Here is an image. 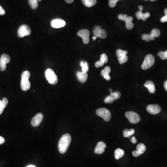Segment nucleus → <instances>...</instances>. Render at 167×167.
Here are the masks:
<instances>
[{"instance_id":"obj_48","label":"nucleus","mask_w":167,"mask_h":167,"mask_svg":"<svg viewBox=\"0 0 167 167\" xmlns=\"http://www.w3.org/2000/svg\"><path fill=\"white\" fill-rule=\"evenodd\" d=\"M96 38H97V37L95 36L93 37V39H94V41H95L96 39Z\"/></svg>"},{"instance_id":"obj_50","label":"nucleus","mask_w":167,"mask_h":167,"mask_svg":"<svg viewBox=\"0 0 167 167\" xmlns=\"http://www.w3.org/2000/svg\"><path fill=\"white\" fill-rule=\"evenodd\" d=\"M109 91H110L111 93H112V89L111 88L110 89H109Z\"/></svg>"},{"instance_id":"obj_21","label":"nucleus","mask_w":167,"mask_h":167,"mask_svg":"<svg viewBox=\"0 0 167 167\" xmlns=\"http://www.w3.org/2000/svg\"><path fill=\"white\" fill-rule=\"evenodd\" d=\"M150 35V37H151V40L153 41L154 39H155V37H159L160 35V30H158V29H153L151 32V34Z\"/></svg>"},{"instance_id":"obj_11","label":"nucleus","mask_w":167,"mask_h":167,"mask_svg":"<svg viewBox=\"0 0 167 167\" xmlns=\"http://www.w3.org/2000/svg\"><path fill=\"white\" fill-rule=\"evenodd\" d=\"M146 110L148 113L152 115H156L161 112V107L159 105L152 104L148 105L147 107Z\"/></svg>"},{"instance_id":"obj_28","label":"nucleus","mask_w":167,"mask_h":167,"mask_svg":"<svg viewBox=\"0 0 167 167\" xmlns=\"http://www.w3.org/2000/svg\"><path fill=\"white\" fill-rule=\"evenodd\" d=\"M158 55L160 57V58L163 60L166 59H167V50L165 52H159L158 53Z\"/></svg>"},{"instance_id":"obj_26","label":"nucleus","mask_w":167,"mask_h":167,"mask_svg":"<svg viewBox=\"0 0 167 167\" xmlns=\"http://www.w3.org/2000/svg\"><path fill=\"white\" fill-rule=\"evenodd\" d=\"M102 29V28H101L100 26H95L94 28V30H93V33H94V36L97 37H99Z\"/></svg>"},{"instance_id":"obj_32","label":"nucleus","mask_w":167,"mask_h":167,"mask_svg":"<svg viewBox=\"0 0 167 167\" xmlns=\"http://www.w3.org/2000/svg\"><path fill=\"white\" fill-rule=\"evenodd\" d=\"M142 38L144 41H147V42H149L151 41V37H150V35L148 34H144L142 36Z\"/></svg>"},{"instance_id":"obj_7","label":"nucleus","mask_w":167,"mask_h":167,"mask_svg":"<svg viewBox=\"0 0 167 167\" xmlns=\"http://www.w3.org/2000/svg\"><path fill=\"white\" fill-rule=\"evenodd\" d=\"M128 52L127 51L118 49L117 50L116 54L119 62L120 64L125 63L128 61V57L127 56Z\"/></svg>"},{"instance_id":"obj_38","label":"nucleus","mask_w":167,"mask_h":167,"mask_svg":"<svg viewBox=\"0 0 167 167\" xmlns=\"http://www.w3.org/2000/svg\"><path fill=\"white\" fill-rule=\"evenodd\" d=\"M143 13L142 11L137 12L136 13V16L137 17V18L138 20H141L142 19V14Z\"/></svg>"},{"instance_id":"obj_33","label":"nucleus","mask_w":167,"mask_h":167,"mask_svg":"<svg viewBox=\"0 0 167 167\" xmlns=\"http://www.w3.org/2000/svg\"><path fill=\"white\" fill-rule=\"evenodd\" d=\"M150 16H151L150 14L148 12L145 13H142V19L143 21H146L147 19Z\"/></svg>"},{"instance_id":"obj_47","label":"nucleus","mask_w":167,"mask_h":167,"mask_svg":"<svg viewBox=\"0 0 167 167\" xmlns=\"http://www.w3.org/2000/svg\"><path fill=\"white\" fill-rule=\"evenodd\" d=\"M164 13H165V16H167V8H165V10H164Z\"/></svg>"},{"instance_id":"obj_27","label":"nucleus","mask_w":167,"mask_h":167,"mask_svg":"<svg viewBox=\"0 0 167 167\" xmlns=\"http://www.w3.org/2000/svg\"><path fill=\"white\" fill-rule=\"evenodd\" d=\"M80 65L82 67V72H84V73H87L88 71V65L87 62L81 61Z\"/></svg>"},{"instance_id":"obj_24","label":"nucleus","mask_w":167,"mask_h":167,"mask_svg":"<svg viewBox=\"0 0 167 167\" xmlns=\"http://www.w3.org/2000/svg\"><path fill=\"white\" fill-rule=\"evenodd\" d=\"M0 61L5 64H8L10 62L11 58L9 55L6 54H3L1 55Z\"/></svg>"},{"instance_id":"obj_46","label":"nucleus","mask_w":167,"mask_h":167,"mask_svg":"<svg viewBox=\"0 0 167 167\" xmlns=\"http://www.w3.org/2000/svg\"><path fill=\"white\" fill-rule=\"evenodd\" d=\"M138 8H139L140 11H142L143 10V7L142 6H139L138 7Z\"/></svg>"},{"instance_id":"obj_51","label":"nucleus","mask_w":167,"mask_h":167,"mask_svg":"<svg viewBox=\"0 0 167 167\" xmlns=\"http://www.w3.org/2000/svg\"><path fill=\"white\" fill-rule=\"evenodd\" d=\"M37 1L38 2H40V1H42V0H37Z\"/></svg>"},{"instance_id":"obj_19","label":"nucleus","mask_w":167,"mask_h":167,"mask_svg":"<svg viewBox=\"0 0 167 167\" xmlns=\"http://www.w3.org/2000/svg\"><path fill=\"white\" fill-rule=\"evenodd\" d=\"M124 154H125V151L123 149L120 148H118L116 149L114 152V156L117 160H118L122 157L124 156Z\"/></svg>"},{"instance_id":"obj_49","label":"nucleus","mask_w":167,"mask_h":167,"mask_svg":"<svg viewBox=\"0 0 167 167\" xmlns=\"http://www.w3.org/2000/svg\"><path fill=\"white\" fill-rule=\"evenodd\" d=\"M27 167H36V166H34V165H28V166H27Z\"/></svg>"},{"instance_id":"obj_18","label":"nucleus","mask_w":167,"mask_h":167,"mask_svg":"<svg viewBox=\"0 0 167 167\" xmlns=\"http://www.w3.org/2000/svg\"><path fill=\"white\" fill-rule=\"evenodd\" d=\"M144 86L147 88L149 93L151 94H154L156 91V88H155V84L154 83L151 81H147L146 83L144 84Z\"/></svg>"},{"instance_id":"obj_1","label":"nucleus","mask_w":167,"mask_h":167,"mask_svg":"<svg viewBox=\"0 0 167 167\" xmlns=\"http://www.w3.org/2000/svg\"><path fill=\"white\" fill-rule=\"evenodd\" d=\"M71 135L68 133L64 135L59 140L58 144L59 151L61 154H65L68 151V148L71 143Z\"/></svg>"},{"instance_id":"obj_8","label":"nucleus","mask_w":167,"mask_h":167,"mask_svg":"<svg viewBox=\"0 0 167 167\" xmlns=\"http://www.w3.org/2000/svg\"><path fill=\"white\" fill-rule=\"evenodd\" d=\"M121 96V93L119 91H116L114 92L111 93L110 96H106L104 102L106 104H110L112 103L116 100L119 99Z\"/></svg>"},{"instance_id":"obj_4","label":"nucleus","mask_w":167,"mask_h":167,"mask_svg":"<svg viewBox=\"0 0 167 167\" xmlns=\"http://www.w3.org/2000/svg\"><path fill=\"white\" fill-rule=\"evenodd\" d=\"M155 62V58L151 54H148L144 58V61L142 65L143 70H147L152 67Z\"/></svg>"},{"instance_id":"obj_2","label":"nucleus","mask_w":167,"mask_h":167,"mask_svg":"<svg viewBox=\"0 0 167 167\" xmlns=\"http://www.w3.org/2000/svg\"><path fill=\"white\" fill-rule=\"evenodd\" d=\"M45 76L48 81L51 84L56 85L58 83V77L54 71L51 69L48 68L46 70Z\"/></svg>"},{"instance_id":"obj_13","label":"nucleus","mask_w":167,"mask_h":167,"mask_svg":"<svg viewBox=\"0 0 167 167\" xmlns=\"http://www.w3.org/2000/svg\"><path fill=\"white\" fill-rule=\"evenodd\" d=\"M43 118V114L41 113H38L32 120V125L34 127H37L39 125L42 121Z\"/></svg>"},{"instance_id":"obj_10","label":"nucleus","mask_w":167,"mask_h":167,"mask_svg":"<svg viewBox=\"0 0 167 167\" xmlns=\"http://www.w3.org/2000/svg\"><path fill=\"white\" fill-rule=\"evenodd\" d=\"M90 34L89 31L86 29H82L77 33V35L83 39V42L85 44H87L89 42Z\"/></svg>"},{"instance_id":"obj_43","label":"nucleus","mask_w":167,"mask_h":167,"mask_svg":"<svg viewBox=\"0 0 167 167\" xmlns=\"http://www.w3.org/2000/svg\"><path fill=\"white\" fill-rule=\"evenodd\" d=\"M5 142V139L1 136H0V144H3Z\"/></svg>"},{"instance_id":"obj_41","label":"nucleus","mask_w":167,"mask_h":167,"mask_svg":"<svg viewBox=\"0 0 167 167\" xmlns=\"http://www.w3.org/2000/svg\"><path fill=\"white\" fill-rule=\"evenodd\" d=\"M161 22H167V16H164L161 19Z\"/></svg>"},{"instance_id":"obj_53","label":"nucleus","mask_w":167,"mask_h":167,"mask_svg":"<svg viewBox=\"0 0 167 167\" xmlns=\"http://www.w3.org/2000/svg\"><path fill=\"white\" fill-rule=\"evenodd\" d=\"M146 1H148V0H146Z\"/></svg>"},{"instance_id":"obj_39","label":"nucleus","mask_w":167,"mask_h":167,"mask_svg":"<svg viewBox=\"0 0 167 167\" xmlns=\"http://www.w3.org/2000/svg\"><path fill=\"white\" fill-rule=\"evenodd\" d=\"M2 103H3V104H4L5 106V107H6V106H7V104H8V100H7V99L6 98H3V99H2Z\"/></svg>"},{"instance_id":"obj_40","label":"nucleus","mask_w":167,"mask_h":167,"mask_svg":"<svg viewBox=\"0 0 167 167\" xmlns=\"http://www.w3.org/2000/svg\"><path fill=\"white\" fill-rule=\"evenodd\" d=\"M5 14V11L2 8V7L0 5V16H3Z\"/></svg>"},{"instance_id":"obj_34","label":"nucleus","mask_w":167,"mask_h":167,"mask_svg":"<svg viewBox=\"0 0 167 167\" xmlns=\"http://www.w3.org/2000/svg\"><path fill=\"white\" fill-rule=\"evenodd\" d=\"M6 64L0 61V71H4L6 69Z\"/></svg>"},{"instance_id":"obj_5","label":"nucleus","mask_w":167,"mask_h":167,"mask_svg":"<svg viewBox=\"0 0 167 167\" xmlns=\"http://www.w3.org/2000/svg\"><path fill=\"white\" fill-rule=\"evenodd\" d=\"M31 30L27 25H22L20 26L17 31V36L19 38H23L30 35Z\"/></svg>"},{"instance_id":"obj_20","label":"nucleus","mask_w":167,"mask_h":167,"mask_svg":"<svg viewBox=\"0 0 167 167\" xmlns=\"http://www.w3.org/2000/svg\"><path fill=\"white\" fill-rule=\"evenodd\" d=\"M132 21H133V18L131 16L128 17V18H127L126 20L125 21L126 23V27L128 30H131L134 27V24L132 23Z\"/></svg>"},{"instance_id":"obj_16","label":"nucleus","mask_w":167,"mask_h":167,"mask_svg":"<svg viewBox=\"0 0 167 167\" xmlns=\"http://www.w3.org/2000/svg\"><path fill=\"white\" fill-rule=\"evenodd\" d=\"M111 70V69L110 67L107 66V67H105L104 69L102 70V71L101 72V75L103 76L104 79H105L107 81L110 80L111 79L110 76L109 75Z\"/></svg>"},{"instance_id":"obj_9","label":"nucleus","mask_w":167,"mask_h":167,"mask_svg":"<svg viewBox=\"0 0 167 167\" xmlns=\"http://www.w3.org/2000/svg\"><path fill=\"white\" fill-rule=\"evenodd\" d=\"M30 77L27 76L22 75V80L21 82V87L22 90L27 91L30 89L31 83L29 81Z\"/></svg>"},{"instance_id":"obj_30","label":"nucleus","mask_w":167,"mask_h":167,"mask_svg":"<svg viewBox=\"0 0 167 167\" xmlns=\"http://www.w3.org/2000/svg\"><path fill=\"white\" fill-rule=\"evenodd\" d=\"M106 37H107V33L105 29H102L99 37L101 39H105L106 38Z\"/></svg>"},{"instance_id":"obj_35","label":"nucleus","mask_w":167,"mask_h":167,"mask_svg":"<svg viewBox=\"0 0 167 167\" xmlns=\"http://www.w3.org/2000/svg\"><path fill=\"white\" fill-rule=\"evenodd\" d=\"M128 18V16L126 15H122V14H119L118 16V18L122 21H125L127 18Z\"/></svg>"},{"instance_id":"obj_42","label":"nucleus","mask_w":167,"mask_h":167,"mask_svg":"<svg viewBox=\"0 0 167 167\" xmlns=\"http://www.w3.org/2000/svg\"><path fill=\"white\" fill-rule=\"evenodd\" d=\"M131 142L132 143H137V140L136 139V138H135V137H132L131 139Z\"/></svg>"},{"instance_id":"obj_36","label":"nucleus","mask_w":167,"mask_h":167,"mask_svg":"<svg viewBox=\"0 0 167 167\" xmlns=\"http://www.w3.org/2000/svg\"><path fill=\"white\" fill-rule=\"evenodd\" d=\"M5 107L4 104L2 103V101L0 100V115L3 113V111Z\"/></svg>"},{"instance_id":"obj_45","label":"nucleus","mask_w":167,"mask_h":167,"mask_svg":"<svg viewBox=\"0 0 167 167\" xmlns=\"http://www.w3.org/2000/svg\"><path fill=\"white\" fill-rule=\"evenodd\" d=\"M65 2L68 3H71L73 2L74 0H65Z\"/></svg>"},{"instance_id":"obj_25","label":"nucleus","mask_w":167,"mask_h":167,"mask_svg":"<svg viewBox=\"0 0 167 167\" xmlns=\"http://www.w3.org/2000/svg\"><path fill=\"white\" fill-rule=\"evenodd\" d=\"M28 3L33 10L36 9L38 7V1L37 0H29Z\"/></svg>"},{"instance_id":"obj_14","label":"nucleus","mask_w":167,"mask_h":167,"mask_svg":"<svg viewBox=\"0 0 167 167\" xmlns=\"http://www.w3.org/2000/svg\"><path fill=\"white\" fill-rule=\"evenodd\" d=\"M106 145L103 142H99L96 147L95 149V153L96 154H102L105 152V148H106Z\"/></svg>"},{"instance_id":"obj_22","label":"nucleus","mask_w":167,"mask_h":167,"mask_svg":"<svg viewBox=\"0 0 167 167\" xmlns=\"http://www.w3.org/2000/svg\"><path fill=\"white\" fill-rule=\"evenodd\" d=\"M82 1L85 6L89 7L94 6L96 3V0H82Z\"/></svg>"},{"instance_id":"obj_6","label":"nucleus","mask_w":167,"mask_h":167,"mask_svg":"<svg viewBox=\"0 0 167 167\" xmlns=\"http://www.w3.org/2000/svg\"><path fill=\"white\" fill-rule=\"evenodd\" d=\"M125 116L132 124H137L140 120V117L138 114L133 111L126 112Z\"/></svg>"},{"instance_id":"obj_3","label":"nucleus","mask_w":167,"mask_h":167,"mask_svg":"<svg viewBox=\"0 0 167 167\" xmlns=\"http://www.w3.org/2000/svg\"><path fill=\"white\" fill-rule=\"evenodd\" d=\"M96 115L102 117L105 121H109L111 118V113L108 109L105 108L98 109L96 111Z\"/></svg>"},{"instance_id":"obj_31","label":"nucleus","mask_w":167,"mask_h":167,"mask_svg":"<svg viewBox=\"0 0 167 167\" xmlns=\"http://www.w3.org/2000/svg\"><path fill=\"white\" fill-rule=\"evenodd\" d=\"M118 1H120V0H109V6L110 7H112V8L115 7L116 5L117 2Z\"/></svg>"},{"instance_id":"obj_17","label":"nucleus","mask_w":167,"mask_h":167,"mask_svg":"<svg viewBox=\"0 0 167 167\" xmlns=\"http://www.w3.org/2000/svg\"><path fill=\"white\" fill-rule=\"evenodd\" d=\"M77 76L78 79L82 83H84L86 82L88 78V74L87 73H84L83 72H77Z\"/></svg>"},{"instance_id":"obj_23","label":"nucleus","mask_w":167,"mask_h":167,"mask_svg":"<svg viewBox=\"0 0 167 167\" xmlns=\"http://www.w3.org/2000/svg\"><path fill=\"white\" fill-rule=\"evenodd\" d=\"M134 133H135V130L133 129H131L130 130L125 129L123 131V135L124 137H130Z\"/></svg>"},{"instance_id":"obj_52","label":"nucleus","mask_w":167,"mask_h":167,"mask_svg":"<svg viewBox=\"0 0 167 167\" xmlns=\"http://www.w3.org/2000/svg\"><path fill=\"white\" fill-rule=\"evenodd\" d=\"M151 1H157V0H151Z\"/></svg>"},{"instance_id":"obj_15","label":"nucleus","mask_w":167,"mask_h":167,"mask_svg":"<svg viewBox=\"0 0 167 167\" xmlns=\"http://www.w3.org/2000/svg\"><path fill=\"white\" fill-rule=\"evenodd\" d=\"M65 22L61 19H54L51 22V25L54 28H59L65 27Z\"/></svg>"},{"instance_id":"obj_12","label":"nucleus","mask_w":167,"mask_h":167,"mask_svg":"<svg viewBox=\"0 0 167 167\" xmlns=\"http://www.w3.org/2000/svg\"><path fill=\"white\" fill-rule=\"evenodd\" d=\"M146 149V147L144 144L142 143H139L137 146V150L132 152L133 156L135 157H139L140 155L144 153V152L145 151Z\"/></svg>"},{"instance_id":"obj_44","label":"nucleus","mask_w":167,"mask_h":167,"mask_svg":"<svg viewBox=\"0 0 167 167\" xmlns=\"http://www.w3.org/2000/svg\"><path fill=\"white\" fill-rule=\"evenodd\" d=\"M164 89H165V90L167 91V79L164 83Z\"/></svg>"},{"instance_id":"obj_37","label":"nucleus","mask_w":167,"mask_h":167,"mask_svg":"<svg viewBox=\"0 0 167 167\" xmlns=\"http://www.w3.org/2000/svg\"><path fill=\"white\" fill-rule=\"evenodd\" d=\"M104 63H103L102 61H101V60H99V61H97L95 63V67H96V68H99L100 67H103V65H104Z\"/></svg>"},{"instance_id":"obj_29","label":"nucleus","mask_w":167,"mask_h":167,"mask_svg":"<svg viewBox=\"0 0 167 167\" xmlns=\"http://www.w3.org/2000/svg\"><path fill=\"white\" fill-rule=\"evenodd\" d=\"M101 61H102L104 63H106L108 61V57L107 55L105 53H103L102 55H101L100 60Z\"/></svg>"}]
</instances>
